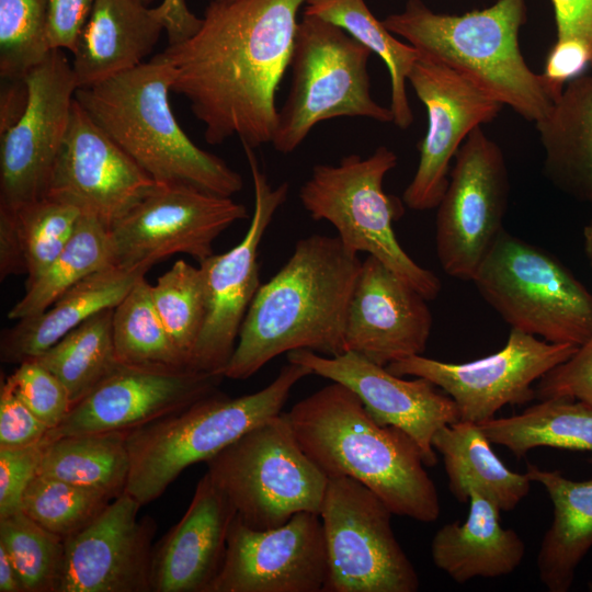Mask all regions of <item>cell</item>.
I'll use <instances>...</instances> for the list:
<instances>
[{"label": "cell", "instance_id": "6da1fadb", "mask_svg": "<svg viewBox=\"0 0 592 592\" xmlns=\"http://www.w3.org/2000/svg\"><path fill=\"white\" fill-rule=\"evenodd\" d=\"M306 0H213L200 29L159 57L171 89L190 102L207 143L238 137L242 146L271 144L275 94L289 67L297 15Z\"/></svg>", "mask_w": 592, "mask_h": 592}, {"label": "cell", "instance_id": "7a4b0ae2", "mask_svg": "<svg viewBox=\"0 0 592 592\" xmlns=\"http://www.w3.org/2000/svg\"><path fill=\"white\" fill-rule=\"evenodd\" d=\"M361 266L358 254L337 236L298 240L286 263L259 287L224 377L247 379L274 357L299 349L327 356L344 353L346 316Z\"/></svg>", "mask_w": 592, "mask_h": 592}, {"label": "cell", "instance_id": "3957f363", "mask_svg": "<svg viewBox=\"0 0 592 592\" xmlns=\"http://www.w3.org/2000/svg\"><path fill=\"white\" fill-rule=\"evenodd\" d=\"M285 415L306 455L330 477H351L400 516L430 523L441 513L437 489L417 443L380 425L346 386L331 384L295 403Z\"/></svg>", "mask_w": 592, "mask_h": 592}, {"label": "cell", "instance_id": "277c9868", "mask_svg": "<svg viewBox=\"0 0 592 592\" xmlns=\"http://www.w3.org/2000/svg\"><path fill=\"white\" fill-rule=\"evenodd\" d=\"M526 19V0H497L464 14L435 12L422 0H408L383 23L420 56L455 70L536 124L554 101L521 53L519 35Z\"/></svg>", "mask_w": 592, "mask_h": 592}, {"label": "cell", "instance_id": "5b68a950", "mask_svg": "<svg viewBox=\"0 0 592 592\" xmlns=\"http://www.w3.org/2000/svg\"><path fill=\"white\" fill-rule=\"evenodd\" d=\"M171 76L156 55L88 88L75 99L88 115L157 183H182L232 197L241 175L183 132L169 102Z\"/></svg>", "mask_w": 592, "mask_h": 592}, {"label": "cell", "instance_id": "8992f818", "mask_svg": "<svg viewBox=\"0 0 592 592\" xmlns=\"http://www.w3.org/2000/svg\"><path fill=\"white\" fill-rule=\"evenodd\" d=\"M312 372L288 362L263 389L237 398L217 390L192 406L126 432L125 492L141 505L159 498L189 466L207 462L243 434L282 413L292 388Z\"/></svg>", "mask_w": 592, "mask_h": 592}, {"label": "cell", "instance_id": "52a82bcc", "mask_svg": "<svg viewBox=\"0 0 592 592\" xmlns=\"http://www.w3.org/2000/svg\"><path fill=\"white\" fill-rule=\"evenodd\" d=\"M397 162L391 149L379 146L366 158L352 153L338 164H316L299 189V201L312 219L335 228L345 249L379 260L431 300L440 294L441 281L408 255L394 230L403 207L385 192L384 179Z\"/></svg>", "mask_w": 592, "mask_h": 592}, {"label": "cell", "instance_id": "ba28073f", "mask_svg": "<svg viewBox=\"0 0 592 592\" xmlns=\"http://www.w3.org/2000/svg\"><path fill=\"white\" fill-rule=\"evenodd\" d=\"M372 54L340 26L304 14L289 62V92L277 111L274 149L293 152L318 123L337 117L392 122L390 109L371 94Z\"/></svg>", "mask_w": 592, "mask_h": 592}, {"label": "cell", "instance_id": "9c48e42d", "mask_svg": "<svg viewBox=\"0 0 592 592\" xmlns=\"http://www.w3.org/2000/svg\"><path fill=\"white\" fill-rule=\"evenodd\" d=\"M471 281L512 329L578 348L592 337V294L553 254L504 229Z\"/></svg>", "mask_w": 592, "mask_h": 592}, {"label": "cell", "instance_id": "30bf717a", "mask_svg": "<svg viewBox=\"0 0 592 592\" xmlns=\"http://www.w3.org/2000/svg\"><path fill=\"white\" fill-rule=\"evenodd\" d=\"M206 464V473L250 527H277L299 512L320 514L328 476L303 451L285 412L253 428Z\"/></svg>", "mask_w": 592, "mask_h": 592}, {"label": "cell", "instance_id": "8fae6325", "mask_svg": "<svg viewBox=\"0 0 592 592\" xmlns=\"http://www.w3.org/2000/svg\"><path fill=\"white\" fill-rule=\"evenodd\" d=\"M394 513L360 481L328 478L320 510L327 592H415L420 579L391 527Z\"/></svg>", "mask_w": 592, "mask_h": 592}, {"label": "cell", "instance_id": "7c38bea8", "mask_svg": "<svg viewBox=\"0 0 592 592\" xmlns=\"http://www.w3.org/2000/svg\"><path fill=\"white\" fill-rule=\"evenodd\" d=\"M436 206L435 247L443 271L471 281L503 230L509 175L501 148L481 126L463 143Z\"/></svg>", "mask_w": 592, "mask_h": 592}, {"label": "cell", "instance_id": "4fadbf2b", "mask_svg": "<svg viewBox=\"0 0 592 592\" xmlns=\"http://www.w3.org/2000/svg\"><path fill=\"white\" fill-rule=\"evenodd\" d=\"M247 217V207L232 197L158 183L109 229L113 265L149 270L177 253L200 262L214 253L213 242L223 231Z\"/></svg>", "mask_w": 592, "mask_h": 592}, {"label": "cell", "instance_id": "5bb4252c", "mask_svg": "<svg viewBox=\"0 0 592 592\" xmlns=\"http://www.w3.org/2000/svg\"><path fill=\"white\" fill-rule=\"evenodd\" d=\"M578 346L551 343L511 329L502 349L464 363L413 355L386 368L398 376L423 377L455 401L460 420L480 423L494 418L506 405H523L536 398L532 387L548 372L569 360Z\"/></svg>", "mask_w": 592, "mask_h": 592}, {"label": "cell", "instance_id": "9a60e30c", "mask_svg": "<svg viewBox=\"0 0 592 592\" xmlns=\"http://www.w3.org/2000/svg\"><path fill=\"white\" fill-rule=\"evenodd\" d=\"M253 181L254 206L243 239L230 250L200 261L206 317L190 367L224 376L246 314L259 289L258 250L274 214L286 202L289 185L273 186L260 169L253 148L242 146Z\"/></svg>", "mask_w": 592, "mask_h": 592}, {"label": "cell", "instance_id": "2e32d148", "mask_svg": "<svg viewBox=\"0 0 592 592\" xmlns=\"http://www.w3.org/2000/svg\"><path fill=\"white\" fill-rule=\"evenodd\" d=\"M25 81L26 107L0 134V206L10 208L45 196L78 89L62 49H52Z\"/></svg>", "mask_w": 592, "mask_h": 592}, {"label": "cell", "instance_id": "e0dca14e", "mask_svg": "<svg viewBox=\"0 0 592 592\" xmlns=\"http://www.w3.org/2000/svg\"><path fill=\"white\" fill-rule=\"evenodd\" d=\"M328 580L319 514L299 512L266 530L250 527L236 515L207 592H327Z\"/></svg>", "mask_w": 592, "mask_h": 592}, {"label": "cell", "instance_id": "ac0fdd59", "mask_svg": "<svg viewBox=\"0 0 592 592\" xmlns=\"http://www.w3.org/2000/svg\"><path fill=\"white\" fill-rule=\"evenodd\" d=\"M408 82L426 109L428 128L402 202L413 210H428L442 200L451 161L468 135L493 121L504 105L455 70L420 55Z\"/></svg>", "mask_w": 592, "mask_h": 592}, {"label": "cell", "instance_id": "d6986e66", "mask_svg": "<svg viewBox=\"0 0 592 592\" xmlns=\"http://www.w3.org/2000/svg\"><path fill=\"white\" fill-rule=\"evenodd\" d=\"M157 184L75 99L45 196L73 205L109 230Z\"/></svg>", "mask_w": 592, "mask_h": 592}, {"label": "cell", "instance_id": "ffe728a7", "mask_svg": "<svg viewBox=\"0 0 592 592\" xmlns=\"http://www.w3.org/2000/svg\"><path fill=\"white\" fill-rule=\"evenodd\" d=\"M225 377L186 366H119L72 406L47 437L129 432L216 392Z\"/></svg>", "mask_w": 592, "mask_h": 592}, {"label": "cell", "instance_id": "44dd1931", "mask_svg": "<svg viewBox=\"0 0 592 592\" xmlns=\"http://www.w3.org/2000/svg\"><path fill=\"white\" fill-rule=\"evenodd\" d=\"M287 360L350 388L376 423L400 429L417 443L426 466L437 463L436 432L460 420L453 398L429 379H405L357 353L327 356L299 349L288 352Z\"/></svg>", "mask_w": 592, "mask_h": 592}, {"label": "cell", "instance_id": "7402d4cb", "mask_svg": "<svg viewBox=\"0 0 592 592\" xmlns=\"http://www.w3.org/2000/svg\"><path fill=\"white\" fill-rule=\"evenodd\" d=\"M121 493L80 532L65 539L59 592H151L156 524Z\"/></svg>", "mask_w": 592, "mask_h": 592}, {"label": "cell", "instance_id": "603a6c76", "mask_svg": "<svg viewBox=\"0 0 592 592\" xmlns=\"http://www.w3.org/2000/svg\"><path fill=\"white\" fill-rule=\"evenodd\" d=\"M426 300L379 260L367 255L348 310L345 352L382 366L422 355L432 329Z\"/></svg>", "mask_w": 592, "mask_h": 592}, {"label": "cell", "instance_id": "cb8c5ba5", "mask_svg": "<svg viewBox=\"0 0 592 592\" xmlns=\"http://www.w3.org/2000/svg\"><path fill=\"white\" fill-rule=\"evenodd\" d=\"M236 510L205 475L182 519L152 551L151 592H207L224 561Z\"/></svg>", "mask_w": 592, "mask_h": 592}, {"label": "cell", "instance_id": "d4e9b609", "mask_svg": "<svg viewBox=\"0 0 592 592\" xmlns=\"http://www.w3.org/2000/svg\"><path fill=\"white\" fill-rule=\"evenodd\" d=\"M162 31L158 7L139 0H95L72 52L78 89L141 65Z\"/></svg>", "mask_w": 592, "mask_h": 592}, {"label": "cell", "instance_id": "484cf974", "mask_svg": "<svg viewBox=\"0 0 592 592\" xmlns=\"http://www.w3.org/2000/svg\"><path fill=\"white\" fill-rule=\"evenodd\" d=\"M468 503L464 522L447 523L434 534L433 563L457 583L512 573L525 556V543L503 527L500 508L481 490L470 488Z\"/></svg>", "mask_w": 592, "mask_h": 592}, {"label": "cell", "instance_id": "4316f807", "mask_svg": "<svg viewBox=\"0 0 592 592\" xmlns=\"http://www.w3.org/2000/svg\"><path fill=\"white\" fill-rule=\"evenodd\" d=\"M147 269L110 265L83 278L61 294L46 310L18 322L1 333L0 358L21 364L46 352L91 316L117 306Z\"/></svg>", "mask_w": 592, "mask_h": 592}, {"label": "cell", "instance_id": "83f0119b", "mask_svg": "<svg viewBox=\"0 0 592 592\" xmlns=\"http://www.w3.org/2000/svg\"><path fill=\"white\" fill-rule=\"evenodd\" d=\"M525 473L545 488L553 503V521L537 555L539 580L549 592H567L592 548V479L572 480L531 463Z\"/></svg>", "mask_w": 592, "mask_h": 592}, {"label": "cell", "instance_id": "f1b7e54d", "mask_svg": "<svg viewBox=\"0 0 592 592\" xmlns=\"http://www.w3.org/2000/svg\"><path fill=\"white\" fill-rule=\"evenodd\" d=\"M536 128L546 177L567 194L592 203V73L570 80Z\"/></svg>", "mask_w": 592, "mask_h": 592}, {"label": "cell", "instance_id": "f546056e", "mask_svg": "<svg viewBox=\"0 0 592 592\" xmlns=\"http://www.w3.org/2000/svg\"><path fill=\"white\" fill-rule=\"evenodd\" d=\"M491 444L478 423L465 420L443 426L432 441L457 501L468 502V491L475 487L501 511H512L528 494L532 480L526 473L509 469Z\"/></svg>", "mask_w": 592, "mask_h": 592}, {"label": "cell", "instance_id": "4dcf8cb0", "mask_svg": "<svg viewBox=\"0 0 592 592\" xmlns=\"http://www.w3.org/2000/svg\"><path fill=\"white\" fill-rule=\"evenodd\" d=\"M81 214L47 196L16 208L0 206L1 274H26L25 286L34 282L66 246Z\"/></svg>", "mask_w": 592, "mask_h": 592}, {"label": "cell", "instance_id": "1f68e13d", "mask_svg": "<svg viewBox=\"0 0 592 592\" xmlns=\"http://www.w3.org/2000/svg\"><path fill=\"white\" fill-rule=\"evenodd\" d=\"M492 444L501 445L517 458L537 447L589 452L592 464V406L554 397L505 418L478 423Z\"/></svg>", "mask_w": 592, "mask_h": 592}, {"label": "cell", "instance_id": "d6a6232c", "mask_svg": "<svg viewBox=\"0 0 592 592\" xmlns=\"http://www.w3.org/2000/svg\"><path fill=\"white\" fill-rule=\"evenodd\" d=\"M304 14L314 15L343 29L376 54L390 77L392 123L407 129L413 113L407 94L408 76L419 58L418 50L397 39L367 7L364 0H306Z\"/></svg>", "mask_w": 592, "mask_h": 592}, {"label": "cell", "instance_id": "836d02e7", "mask_svg": "<svg viewBox=\"0 0 592 592\" xmlns=\"http://www.w3.org/2000/svg\"><path fill=\"white\" fill-rule=\"evenodd\" d=\"M37 474L116 498L125 491L129 474L126 432L83 433L49 440Z\"/></svg>", "mask_w": 592, "mask_h": 592}, {"label": "cell", "instance_id": "e575fe53", "mask_svg": "<svg viewBox=\"0 0 592 592\" xmlns=\"http://www.w3.org/2000/svg\"><path fill=\"white\" fill-rule=\"evenodd\" d=\"M113 265L109 230L94 217L81 214L72 236L8 312L11 320L34 317L46 310L67 289Z\"/></svg>", "mask_w": 592, "mask_h": 592}, {"label": "cell", "instance_id": "d590c367", "mask_svg": "<svg viewBox=\"0 0 592 592\" xmlns=\"http://www.w3.org/2000/svg\"><path fill=\"white\" fill-rule=\"evenodd\" d=\"M113 310L91 316L34 358L61 382L72 406L121 364L113 343Z\"/></svg>", "mask_w": 592, "mask_h": 592}, {"label": "cell", "instance_id": "8d00e7d4", "mask_svg": "<svg viewBox=\"0 0 592 592\" xmlns=\"http://www.w3.org/2000/svg\"><path fill=\"white\" fill-rule=\"evenodd\" d=\"M112 332L115 354L122 364L190 367L157 312L145 275L114 307Z\"/></svg>", "mask_w": 592, "mask_h": 592}, {"label": "cell", "instance_id": "74e56055", "mask_svg": "<svg viewBox=\"0 0 592 592\" xmlns=\"http://www.w3.org/2000/svg\"><path fill=\"white\" fill-rule=\"evenodd\" d=\"M0 546L13 562L25 592H59L64 538L19 510L0 517Z\"/></svg>", "mask_w": 592, "mask_h": 592}, {"label": "cell", "instance_id": "f35d334b", "mask_svg": "<svg viewBox=\"0 0 592 592\" xmlns=\"http://www.w3.org/2000/svg\"><path fill=\"white\" fill-rule=\"evenodd\" d=\"M151 297L170 339L190 366L206 317L200 266L177 261L151 285Z\"/></svg>", "mask_w": 592, "mask_h": 592}, {"label": "cell", "instance_id": "ab89813d", "mask_svg": "<svg viewBox=\"0 0 592 592\" xmlns=\"http://www.w3.org/2000/svg\"><path fill=\"white\" fill-rule=\"evenodd\" d=\"M113 499L104 491L37 474L23 493L20 510L66 539L96 519Z\"/></svg>", "mask_w": 592, "mask_h": 592}, {"label": "cell", "instance_id": "60d3db41", "mask_svg": "<svg viewBox=\"0 0 592 592\" xmlns=\"http://www.w3.org/2000/svg\"><path fill=\"white\" fill-rule=\"evenodd\" d=\"M48 0H0L1 80H23L50 53Z\"/></svg>", "mask_w": 592, "mask_h": 592}, {"label": "cell", "instance_id": "b9f144b4", "mask_svg": "<svg viewBox=\"0 0 592 592\" xmlns=\"http://www.w3.org/2000/svg\"><path fill=\"white\" fill-rule=\"evenodd\" d=\"M5 380L14 394L50 429L57 428L72 407L61 382L36 360L19 364Z\"/></svg>", "mask_w": 592, "mask_h": 592}, {"label": "cell", "instance_id": "7bdbcfd3", "mask_svg": "<svg viewBox=\"0 0 592 592\" xmlns=\"http://www.w3.org/2000/svg\"><path fill=\"white\" fill-rule=\"evenodd\" d=\"M0 448V517L20 510L23 493L36 477L46 444Z\"/></svg>", "mask_w": 592, "mask_h": 592}, {"label": "cell", "instance_id": "ee69618b", "mask_svg": "<svg viewBox=\"0 0 592 592\" xmlns=\"http://www.w3.org/2000/svg\"><path fill=\"white\" fill-rule=\"evenodd\" d=\"M536 397H567L592 406V337L566 362L538 380Z\"/></svg>", "mask_w": 592, "mask_h": 592}, {"label": "cell", "instance_id": "f6af8a7d", "mask_svg": "<svg viewBox=\"0 0 592 592\" xmlns=\"http://www.w3.org/2000/svg\"><path fill=\"white\" fill-rule=\"evenodd\" d=\"M49 430L14 394L5 378L0 385V448H16L37 444Z\"/></svg>", "mask_w": 592, "mask_h": 592}, {"label": "cell", "instance_id": "bcb514c9", "mask_svg": "<svg viewBox=\"0 0 592 592\" xmlns=\"http://www.w3.org/2000/svg\"><path fill=\"white\" fill-rule=\"evenodd\" d=\"M556 24L555 45L584 52L592 69V0H550Z\"/></svg>", "mask_w": 592, "mask_h": 592}, {"label": "cell", "instance_id": "7dc6e473", "mask_svg": "<svg viewBox=\"0 0 592 592\" xmlns=\"http://www.w3.org/2000/svg\"><path fill=\"white\" fill-rule=\"evenodd\" d=\"M95 0H48L47 38L52 49L73 52Z\"/></svg>", "mask_w": 592, "mask_h": 592}, {"label": "cell", "instance_id": "c3c4849f", "mask_svg": "<svg viewBox=\"0 0 592 592\" xmlns=\"http://www.w3.org/2000/svg\"><path fill=\"white\" fill-rule=\"evenodd\" d=\"M158 9L164 21L169 45L187 39L202 24V18L189 10L185 0H162Z\"/></svg>", "mask_w": 592, "mask_h": 592}, {"label": "cell", "instance_id": "681fc988", "mask_svg": "<svg viewBox=\"0 0 592 592\" xmlns=\"http://www.w3.org/2000/svg\"><path fill=\"white\" fill-rule=\"evenodd\" d=\"M29 99L25 79L2 80L0 96V134L9 129L23 114Z\"/></svg>", "mask_w": 592, "mask_h": 592}, {"label": "cell", "instance_id": "f907efd6", "mask_svg": "<svg viewBox=\"0 0 592 592\" xmlns=\"http://www.w3.org/2000/svg\"><path fill=\"white\" fill-rule=\"evenodd\" d=\"M0 592H25L16 569L2 546H0Z\"/></svg>", "mask_w": 592, "mask_h": 592}, {"label": "cell", "instance_id": "816d5d0a", "mask_svg": "<svg viewBox=\"0 0 592 592\" xmlns=\"http://www.w3.org/2000/svg\"><path fill=\"white\" fill-rule=\"evenodd\" d=\"M583 238H584L585 253H587V255L589 258V261H590V263L592 265V219L584 227Z\"/></svg>", "mask_w": 592, "mask_h": 592}, {"label": "cell", "instance_id": "f5cc1de1", "mask_svg": "<svg viewBox=\"0 0 592 592\" xmlns=\"http://www.w3.org/2000/svg\"><path fill=\"white\" fill-rule=\"evenodd\" d=\"M139 1H141L146 5H149L153 0H139Z\"/></svg>", "mask_w": 592, "mask_h": 592}, {"label": "cell", "instance_id": "db71d44e", "mask_svg": "<svg viewBox=\"0 0 592 592\" xmlns=\"http://www.w3.org/2000/svg\"><path fill=\"white\" fill-rule=\"evenodd\" d=\"M217 2H224V3H228V2H232V1H236V0H215Z\"/></svg>", "mask_w": 592, "mask_h": 592}]
</instances>
